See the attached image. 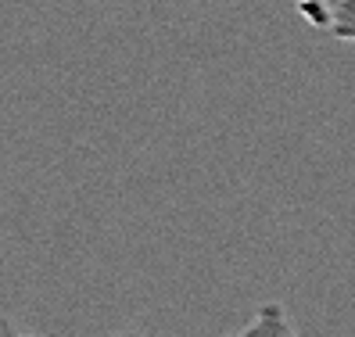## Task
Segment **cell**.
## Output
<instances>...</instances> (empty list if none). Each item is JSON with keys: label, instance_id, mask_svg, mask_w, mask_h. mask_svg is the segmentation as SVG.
<instances>
[{"label": "cell", "instance_id": "obj_1", "mask_svg": "<svg viewBox=\"0 0 355 337\" xmlns=\"http://www.w3.org/2000/svg\"><path fill=\"white\" fill-rule=\"evenodd\" d=\"M302 15L334 40L355 44V0H302Z\"/></svg>", "mask_w": 355, "mask_h": 337}, {"label": "cell", "instance_id": "obj_2", "mask_svg": "<svg viewBox=\"0 0 355 337\" xmlns=\"http://www.w3.org/2000/svg\"><path fill=\"white\" fill-rule=\"evenodd\" d=\"M230 337H298V330H295V323H291V316H287L284 305L269 302V305H262L252 316V323L241 327L237 334H230Z\"/></svg>", "mask_w": 355, "mask_h": 337}, {"label": "cell", "instance_id": "obj_3", "mask_svg": "<svg viewBox=\"0 0 355 337\" xmlns=\"http://www.w3.org/2000/svg\"><path fill=\"white\" fill-rule=\"evenodd\" d=\"M4 337H36V334H26V330H15V327H4ZM115 337H137V334H115Z\"/></svg>", "mask_w": 355, "mask_h": 337}]
</instances>
